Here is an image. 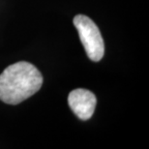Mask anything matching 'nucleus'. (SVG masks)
I'll use <instances>...</instances> for the list:
<instances>
[{"label": "nucleus", "mask_w": 149, "mask_h": 149, "mask_svg": "<svg viewBox=\"0 0 149 149\" xmlns=\"http://www.w3.org/2000/svg\"><path fill=\"white\" fill-rule=\"evenodd\" d=\"M43 76L34 65L20 61L8 66L0 74V100L17 105L40 90Z\"/></svg>", "instance_id": "obj_1"}, {"label": "nucleus", "mask_w": 149, "mask_h": 149, "mask_svg": "<svg viewBox=\"0 0 149 149\" xmlns=\"http://www.w3.org/2000/svg\"><path fill=\"white\" fill-rule=\"evenodd\" d=\"M68 103L73 112L80 120H88L93 115L97 99L91 91L86 89H74L68 96Z\"/></svg>", "instance_id": "obj_3"}, {"label": "nucleus", "mask_w": 149, "mask_h": 149, "mask_svg": "<svg viewBox=\"0 0 149 149\" xmlns=\"http://www.w3.org/2000/svg\"><path fill=\"white\" fill-rule=\"evenodd\" d=\"M74 25L79 32V39L88 58L95 62L100 61L105 53V44L98 26L84 15H77L74 17Z\"/></svg>", "instance_id": "obj_2"}]
</instances>
